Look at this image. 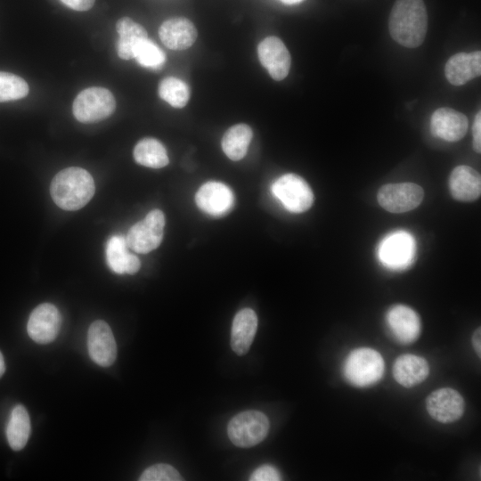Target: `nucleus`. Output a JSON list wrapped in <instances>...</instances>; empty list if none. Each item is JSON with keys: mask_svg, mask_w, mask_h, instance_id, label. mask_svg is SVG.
<instances>
[{"mask_svg": "<svg viewBox=\"0 0 481 481\" xmlns=\"http://www.w3.org/2000/svg\"><path fill=\"white\" fill-rule=\"evenodd\" d=\"M388 29L392 38L403 46H420L428 30V13L423 0H396L390 12Z\"/></svg>", "mask_w": 481, "mask_h": 481, "instance_id": "obj_1", "label": "nucleus"}, {"mask_svg": "<svg viewBox=\"0 0 481 481\" xmlns=\"http://www.w3.org/2000/svg\"><path fill=\"white\" fill-rule=\"evenodd\" d=\"M95 192L94 181L86 169L70 167L58 172L50 185L54 203L63 210L75 211L85 207Z\"/></svg>", "mask_w": 481, "mask_h": 481, "instance_id": "obj_2", "label": "nucleus"}, {"mask_svg": "<svg viewBox=\"0 0 481 481\" xmlns=\"http://www.w3.org/2000/svg\"><path fill=\"white\" fill-rule=\"evenodd\" d=\"M385 362L374 348L362 346L348 353L342 365V373L348 383L356 387H368L383 377Z\"/></svg>", "mask_w": 481, "mask_h": 481, "instance_id": "obj_3", "label": "nucleus"}, {"mask_svg": "<svg viewBox=\"0 0 481 481\" xmlns=\"http://www.w3.org/2000/svg\"><path fill=\"white\" fill-rule=\"evenodd\" d=\"M116 109L112 93L104 87H89L81 91L74 100L72 110L77 120L82 123L102 121Z\"/></svg>", "mask_w": 481, "mask_h": 481, "instance_id": "obj_4", "label": "nucleus"}, {"mask_svg": "<svg viewBox=\"0 0 481 481\" xmlns=\"http://www.w3.org/2000/svg\"><path fill=\"white\" fill-rule=\"evenodd\" d=\"M268 418L258 411H246L235 415L229 422L227 434L231 442L241 448L252 447L262 442L269 431Z\"/></svg>", "mask_w": 481, "mask_h": 481, "instance_id": "obj_5", "label": "nucleus"}, {"mask_svg": "<svg viewBox=\"0 0 481 481\" xmlns=\"http://www.w3.org/2000/svg\"><path fill=\"white\" fill-rule=\"evenodd\" d=\"M273 196L283 207L293 213L309 209L314 202V193L308 183L296 174H285L271 186Z\"/></svg>", "mask_w": 481, "mask_h": 481, "instance_id": "obj_6", "label": "nucleus"}, {"mask_svg": "<svg viewBox=\"0 0 481 481\" xmlns=\"http://www.w3.org/2000/svg\"><path fill=\"white\" fill-rule=\"evenodd\" d=\"M165 216L161 210L153 209L129 229L126 240L130 249L146 254L156 249L163 239Z\"/></svg>", "mask_w": 481, "mask_h": 481, "instance_id": "obj_7", "label": "nucleus"}, {"mask_svg": "<svg viewBox=\"0 0 481 481\" xmlns=\"http://www.w3.org/2000/svg\"><path fill=\"white\" fill-rule=\"evenodd\" d=\"M415 241L407 232L397 231L382 240L378 255L381 263L392 270L407 268L413 261Z\"/></svg>", "mask_w": 481, "mask_h": 481, "instance_id": "obj_8", "label": "nucleus"}, {"mask_svg": "<svg viewBox=\"0 0 481 481\" xmlns=\"http://www.w3.org/2000/svg\"><path fill=\"white\" fill-rule=\"evenodd\" d=\"M423 197V189L413 183H387L378 192L379 205L392 213L412 210L421 203Z\"/></svg>", "mask_w": 481, "mask_h": 481, "instance_id": "obj_9", "label": "nucleus"}, {"mask_svg": "<svg viewBox=\"0 0 481 481\" xmlns=\"http://www.w3.org/2000/svg\"><path fill=\"white\" fill-rule=\"evenodd\" d=\"M426 410L436 422L449 424L460 420L465 412L462 395L452 387H440L426 398Z\"/></svg>", "mask_w": 481, "mask_h": 481, "instance_id": "obj_10", "label": "nucleus"}, {"mask_svg": "<svg viewBox=\"0 0 481 481\" xmlns=\"http://www.w3.org/2000/svg\"><path fill=\"white\" fill-rule=\"evenodd\" d=\"M61 325V316L57 307L53 304L44 303L31 312L27 330L34 341L46 344L57 337Z\"/></svg>", "mask_w": 481, "mask_h": 481, "instance_id": "obj_11", "label": "nucleus"}, {"mask_svg": "<svg viewBox=\"0 0 481 481\" xmlns=\"http://www.w3.org/2000/svg\"><path fill=\"white\" fill-rule=\"evenodd\" d=\"M87 348L91 359L100 366H110L117 357V345L107 322L94 321L88 329Z\"/></svg>", "mask_w": 481, "mask_h": 481, "instance_id": "obj_12", "label": "nucleus"}, {"mask_svg": "<svg viewBox=\"0 0 481 481\" xmlns=\"http://www.w3.org/2000/svg\"><path fill=\"white\" fill-rule=\"evenodd\" d=\"M195 201L203 212L213 216H223L232 209L234 195L226 184L211 181L199 188Z\"/></svg>", "mask_w": 481, "mask_h": 481, "instance_id": "obj_13", "label": "nucleus"}, {"mask_svg": "<svg viewBox=\"0 0 481 481\" xmlns=\"http://www.w3.org/2000/svg\"><path fill=\"white\" fill-rule=\"evenodd\" d=\"M386 322L395 339L403 345L414 342L421 332L420 316L404 305L392 306L386 314Z\"/></svg>", "mask_w": 481, "mask_h": 481, "instance_id": "obj_14", "label": "nucleus"}, {"mask_svg": "<svg viewBox=\"0 0 481 481\" xmlns=\"http://www.w3.org/2000/svg\"><path fill=\"white\" fill-rule=\"evenodd\" d=\"M261 64L277 81L284 79L289 71L291 57L283 42L277 37H267L257 46Z\"/></svg>", "mask_w": 481, "mask_h": 481, "instance_id": "obj_15", "label": "nucleus"}, {"mask_svg": "<svg viewBox=\"0 0 481 481\" xmlns=\"http://www.w3.org/2000/svg\"><path fill=\"white\" fill-rule=\"evenodd\" d=\"M469 128L468 118L452 108L436 110L430 119L432 134L447 142H457L463 138Z\"/></svg>", "mask_w": 481, "mask_h": 481, "instance_id": "obj_16", "label": "nucleus"}, {"mask_svg": "<svg viewBox=\"0 0 481 481\" xmlns=\"http://www.w3.org/2000/svg\"><path fill=\"white\" fill-rule=\"evenodd\" d=\"M428 362L414 354H403L395 360L392 374L404 387H413L422 383L429 375Z\"/></svg>", "mask_w": 481, "mask_h": 481, "instance_id": "obj_17", "label": "nucleus"}, {"mask_svg": "<svg viewBox=\"0 0 481 481\" xmlns=\"http://www.w3.org/2000/svg\"><path fill=\"white\" fill-rule=\"evenodd\" d=\"M159 37L165 46L171 50H185L197 38L194 24L184 17H175L165 20L159 29Z\"/></svg>", "mask_w": 481, "mask_h": 481, "instance_id": "obj_18", "label": "nucleus"}, {"mask_svg": "<svg viewBox=\"0 0 481 481\" xmlns=\"http://www.w3.org/2000/svg\"><path fill=\"white\" fill-rule=\"evenodd\" d=\"M446 79L453 86H462L481 74V52L458 53L446 61Z\"/></svg>", "mask_w": 481, "mask_h": 481, "instance_id": "obj_19", "label": "nucleus"}, {"mask_svg": "<svg viewBox=\"0 0 481 481\" xmlns=\"http://www.w3.org/2000/svg\"><path fill=\"white\" fill-rule=\"evenodd\" d=\"M452 196L460 201H474L481 194V177L474 168L461 165L453 168L449 177Z\"/></svg>", "mask_w": 481, "mask_h": 481, "instance_id": "obj_20", "label": "nucleus"}, {"mask_svg": "<svg viewBox=\"0 0 481 481\" xmlns=\"http://www.w3.org/2000/svg\"><path fill=\"white\" fill-rule=\"evenodd\" d=\"M128 249L126 238L122 235H113L108 240L106 260L111 271L119 274H134L138 272L141 262Z\"/></svg>", "mask_w": 481, "mask_h": 481, "instance_id": "obj_21", "label": "nucleus"}, {"mask_svg": "<svg viewBox=\"0 0 481 481\" xmlns=\"http://www.w3.org/2000/svg\"><path fill=\"white\" fill-rule=\"evenodd\" d=\"M257 328V317L250 308H243L233 318L231 330V346L238 355L247 354Z\"/></svg>", "mask_w": 481, "mask_h": 481, "instance_id": "obj_22", "label": "nucleus"}, {"mask_svg": "<svg viewBox=\"0 0 481 481\" xmlns=\"http://www.w3.org/2000/svg\"><path fill=\"white\" fill-rule=\"evenodd\" d=\"M116 29L118 38L116 44L117 53L123 60L135 58V52L139 44L148 38L145 29L129 17H122L117 21Z\"/></svg>", "mask_w": 481, "mask_h": 481, "instance_id": "obj_23", "label": "nucleus"}, {"mask_svg": "<svg viewBox=\"0 0 481 481\" xmlns=\"http://www.w3.org/2000/svg\"><path fill=\"white\" fill-rule=\"evenodd\" d=\"M133 155L136 163L151 168H161L169 162L164 145L151 137L140 140L134 148Z\"/></svg>", "mask_w": 481, "mask_h": 481, "instance_id": "obj_24", "label": "nucleus"}, {"mask_svg": "<svg viewBox=\"0 0 481 481\" xmlns=\"http://www.w3.org/2000/svg\"><path fill=\"white\" fill-rule=\"evenodd\" d=\"M253 132L246 124L231 126L222 138V149L232 160L241 159L247 153Z\"/></svg>", "mask_w": 481, "mask_h": 481, "instance_id": "obj_25", "label": "nucleus"}, {"mask_svg": "<svg viewBox=\"0 0 481 481\" xmlns=\"http://www.w3.org/2000/svg\"><path fill=\"white\" fill-rule=\"evenodd\" d=\"M30 419L24 406L16 405L12 412L6 428V437L11 448L21 450L30 435Z\"/></svg>", "mask_w": 481, "mask_h": 481, "instance_id": "obj_26", "label": "nucleus"}, {"mask_svg": "<svg viewBox=\"0 0 481 481\" xmlns=\"http://www.w3.org/2000/svg\"><path fill=\"white\" fill-rule=\"evenodd\" d=\"M159 97L174 108H183L190 99V88L183 80L167 77L159 85Z\"/></svg>", "mask_w": 481, "mask_h": 481, "instance_id": "obj_27", "label": "nucleus"}, {"mask_svg": "<svg viewBox=\"0 0 481 481\" xmlns=\"http://www.w3.org/2000/svg\"><path fill=\"white\" fill-rule=\"evenodd\" d=\"M29 90V85L22 77L0 71V102L24 98Z\"/></svg>", "mask_w": 481, "mask_h": 481, "instance_id": "obj_28", "label": "nucleus"}, {"mask_svg": "<svg viewBox=\"0 0 481 481\" xmlns=\"http://www.w3.org/2000/svg\"><path fill=\"white\" fill-rule=\"evenodd\" d=\"M134 59L143 67L157 69L165 63L166 55L154 42L147 38L136 47Z\"/></svg>", "mask_w": 481, "mask_h": 481, "instance_id": "obj_29", "label": "nucleus"}, {"mask_svg": "<svg viewBox=\"0 0 481 481\" xmlns=\"http://www.w3.org/2000/svg\"><path fill=\"white\" fill-rule=\"evenodd\" d=\"M140 481H179L182 477L171 465L159 463L146 469L141 475Z\"/></svg>", "mask_w": 481, "mask_h": 481, "instance_id": "obj_30", "label": "nucleus"}, {"mask_svg": "<svg viewBox=\"0 0 481 481\" xmlns=\"http://www.w3.org/2000/svg\"><path fill=\"white\" fill-rule=\"evenodd\" d=\"M251 481H278L281 480L279 471L271 465H263L250 476Z\"/></svg>", "mask_w": 481, "mask_h": 481, "instance_id": "obj_31", "label": "nucleus"}, {"mask_svg": "<svg viewBox=\"0 0 481 481\" xmlns=\"http://www.w3.org/2000/svg\"><path fill=\"white\" fill-rule=\"evenodd\" d=\"M473 148L476 152H481V112L478 111L474 118L472 126Z\"/></svg>", "mask_w": 481, "mask_h": 481, "instance_id": "obj_32", "label": "nucleus"}, {"mask_svg": "<svg viewBox=\"0 0 481 481\" xmlns=\"http://www.w3.org/2000/svg\"><path fill=\"white\" fill-rule=\"evenodd\" d=\"M63 4L69 8L78 11L85 12L91 9L95 0H60Z\"/></svg>", "mask_w": 481, "mask_h": 481, "instance_id": "obj_33", "label": "nucleus"}, {"mask_svg": "<svg viewBox=\"0 0 481 481\" xmlns=\"http://www.w3.org/2000/svg\"><path fill=\"white\" fill-rule=\"evenodd\" d=\"M481 330L480 327L477 328L472 336V346L475 349L476 354L480 358L481 355Z\"/></svg>", "mask_w": 481, "mask_h": 481, "instance_id": "obj_34", "label": "nucleus"}, {"mask_svg": "<svg viewBox=\"0 0 481 481\" xmlns=\"http://www.w3.org/2000/svg\"><path fill=\"white\" fill-rule=\"evenodd\" d=\"M278 1L287 5H294V4H300L305 0H278Z\"/></svg>", "mask_w": 481, "mask_h": 481, "instance_id": "obj_35", "label": "nucleus"}, {"mask_svg": "<svg viewBox=\"0 0 481 481\" xmlns=\"http://www.w3.org/2000/svg\"><path fill=\"white\" fill-rule=\"evenodd\" d=\"M5 364L2 353L0 352V377L4 373Z\"/></svg>", "mask_w": 481, "mask_h": 481, "instance_id": "obj_36", "label": "nucleus"}]
</instances>
